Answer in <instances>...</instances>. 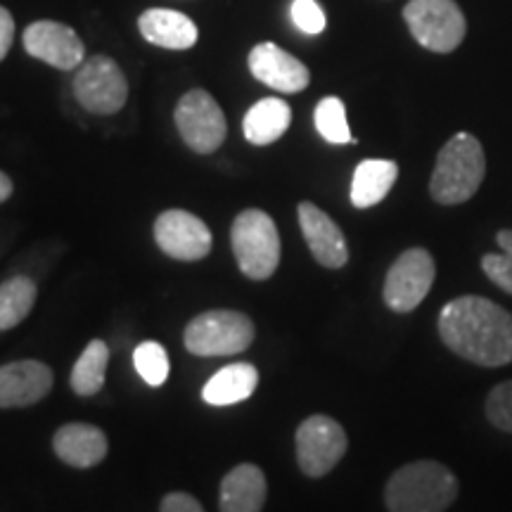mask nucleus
Returning <instances> with one entry per match:
<instances>
[{"instance_id":"10","label":"nucleus","mask_w":512,"mask_h":512,"mask_svg":"<svg viewBox=\"0 0 512 512\" xmlns=\"http://www.w3.org/2000/svg\"><path fill=\"white\" fill-rule=\"evenodd\" d=\"M297 463L306 477H323L347 453V432L328 415H311L297 430Z\"/></svg>"},{"instance_id":"6","label":"nucleus","mask_w":512,"mask_h":512,"mask_svg":"<svg viewBox=\"0 0 512 512\" xmlns=\"http://www.w3.org/2000/svg\"><path fill=\"white\" fill-rule=\"evenodd\" d=\"M403 19L415 41L432 53H453L467 31L456 0H411L403 8Z\"/></svg>"},{"instance_id":"3","label":"nucleus","mask_w":512,"mask_h":512,"mask_svg":"<svg viewBox=\"0 0 512 512\" xmlns=\"http://www.w3.org/2000/svg\"><path fill=\"white\" fill-rule=\"evenodd\" d=\"M486 176L484 147L472 133H456L441 147L434 164L430 195L434 202L453 207L477 195Z\"/></svg>"},{"instance_id":"11","label":"nucleus","mask_w":512,"mask_h":512,"mask_svg":"<svg viewBox=\"0 0 512 512\" xmlns=\"http://www.w3.org/2000/svg\"><path fill=\"white\" fill-rule=\"evenodd\" d=\"M155 240L166 256L178 261H200L211 252L209 226L183 209H169L157 216Z\"/></svg>"},{"instance_id":"30","label":"nucleus","mask_w":512,"mask_h":512,"mask_svg":"<svg viewBox=\"0 0 512 512\" xmlns=\"http://www.w3.org/2000/svg\"><path fill=\"white\" fill-rule=\"evenodd\" d=\"M12 38H15V19L5 8H0V60L10 53Z\"/></svg>"},{"instance_id":"31","label":"nucleus","mask_w":512,"mask_h":512,"mask_svg":"<svg viewBox=\"0 0 512 512\" xmlns=\"http://www.w3.org/2000/svg\"><path fill=\"white\" fill-rule=\"evenodd\" d=\"M12 195V181L0 171V202H5Z\"/></svg>"},{"instance_id":"24","label":"nucleus","mask_w":512,"mask_h":512,"mask_svg":"<svg viewBox=\"0 0 512 512\" xmlns=\"http://www.w3.org/2000/svg\"><path fill=\"white\" fill-rule=\"evenodd\" d=\"M313 119H316L318 133L332 145H349L356 143L354 136L349 131L347 121V110H344V102L330 95V98H323L318 102L316 112H313Z\"/></svg>"},{"instance_id":"23","label":"nucleus","mask_w":512,"mask_h":512,"mask_svg":"<svg viewBox=\"0 0 512 512\" xmlns=\"http://www.w3.org/2000/svg\"><path fill=\"white\" fill-rule=\"evenodd\" d=\"M36 283L27 275L5 280L0 285V330H10L29 316L36 304Z\"/></svg>"},{"instance_id":"21","label":"nucleus","mask_w":512,"mask_h":512,"mask_svg":"<svg viewBox=\"0 0 512 512\" xmlns=\"http://www.w3.org/2000/svg\"><path fill=\"white\" fill-rule=\"evenodd\" d=\"M292 110L285 100L264 98L245 114L242 131L252 145H271L290 128Z\"/></svg>"},{"instance_id":"14","label":"nucleus","mask_w":512,"mask_h":512,"mask_svg":"<svg viewBox=\"0 0 512 512\" xmlns=\"http://www.w3.org/2000/svg\"><path fill=\"white\" fill-rule=\"evenodd\" d=\"M299 226H302L304 240L311 249L313 259H316L320 266L332 268V271L347 266V240H344V233L339 230L337 223L332 221L323 209L311 202L299 204Z\"/></svg>"},{"instance_id":"20","label":"nucleus","mask_w":512,"mask_h":512,"mask_svg":"<svg viewBox=\"0 0 512 512\" xmlns=\"http://www.w3.org/2000/svg\"><path fill=\"white\" fill-rule=\"evenodd\" d=\"M259 387V370L252 363H230L204 384L202 399L209 406H233L247 401Z\"/></svg>"},{"instance_id":"8","label":"nucleus","mask_w":512,"mask_h":512,"mask_svg":"<svg viewBox=\"0 0 512 512\" xmlns=\"http://www.w3.org/2000/svg\"><path fill=\"white\" fill-rule=\"evenodd\" d=\"M74 95L83 110L93 114H117L126 105L128 81L112 57L93 55L81 62L74 76Z\"/></svg>"},{"instance_id":"22","label":"nucleus","mask_w":512,"mask_h":512,"mask_svg":"<svg viewBox=\"0 0 512 512\" xmlns=\"http://www.w3.org/2000/svg\"><path fill=\"white\" fill-rule=\"evenodd\" d=\"M107 363H110V347H107L102 339H93V342H88V347L83 349L79 361H76L72 377H69V384H72L74 394L79 396L98 394L102 384H105Z\"/></svg>"},{"instance_id":"15","label":"nucleus","mask_w":512,"mask_h":512,"mask_svg":"<svg viewBox=\"0 0 512 512\" xmlns=\"http://www.w3.org/2000/svg\"><path fill=\"white\" fill-rule=\"evenodd\" d=\"M53 389V370L41 361L0 366V408H24L46 399Z\"/></svg>"},{"instance_id":"17","label":"nucleus","mask_w":512,"mask_h":512,"mask_svg":"<svg viewBox=\"0 0 512 512\" xmlns=\"http://www.w3.org/2000/svg\"><path fill=\"white\" fill-rule=\"evenodd\" d=\"M266 491L264 470L252 463H242L223 477L219 508L221 512H261Z\"/></svg>"},{"instance_id":"13","label":"nucleus","mask_w":512,"mask_h":512,"mask_svg":"<svg viewBox=\"0 0 512 512\" xmlns=\"http://www.w3.org/2000/svg\"><path fill=\"white\" fill-rule=\"evenodd\" d=\"M249 72L278 93H302L311 81L309 69L275 43H259L249 53Z\"/></svg>"},{"instance_id":"2","label":"nucleus","mask_w":512,"mask_h":512,"mask_svg":"<svg viewBox=\"0 0 512 512\" xmlns=\"http://www.w3.org/2000/svg\"><path fill=\"white\" fill-rule=\"evenodd\" d=\"M458 498V479L437 460L399 467L384 489L389 512H444Z\"/></svg>"},{"instance_id":"26","label":"nucleus","mask_w":512,"mask_h":512,"mask_svg":"<svg viewBox=\"0 0 512 512\" xmlns=\"http://www.w3.org/2000/svg\"><path fill=\"white\" fill-rule=\"evenodd\" d=\"M496 242L503 254H484L482 271L496 287L512 294V230H498Z\"/></svg>"},{"instance_id":"16","label":"nucleus","mask_w":512,"mask_h":512,"mask_svg":"<svg viewBox=\"0 0 512 512\" xmlns=\"http://www.w3.org/2000/svg\"><path fill=\"white\" fill-rule=\"evenodd\" d=\"M53 448L62 463L86 470V467H95L105 460L110 441L100 427L86 425V422H69L55 432Z\"/></svg>"},{"instance_id":"29","label":"nucleus","mask_w":512,"mask_h":512,"mask_svg":"<svg viewBox=\"0 0 512 512\" xmlns=\"http://www.w3.org/2000/svg\"><path fill=\"white\" fill-rule=\"evenodd\" d=\"M159 512H204V510L202 505L197 503V498H192L190 494H181V491H174V494L164 496Z\"/></svg>"},{"instance_id":"4","label":"nucleus","mask_w":512,"mask_h":512,"mask_svg":"<svg viewBox=\"0 0 512 512\" xmlns=\"http://www.w3.org/2000/svg\"><path fill=\"white\" fill-rule=\"evenodd\" d=\"M235 261L252 280H268L280 264V235L271 216L261 209H245L230 230Z\"/></svg>"},{"instance_id":"9","label":"nucleus","mask_w":512,"mask_h":512,"mask_svg":"<svg viewBox=\"0 0 512 512\" xmlns=\"http://www.w3.org/2000/svg\"><path fill=\"white\" fill-rule=\"evenodd\" d=\"M176 126L192 152L211 155L226 140V114L207 91L185 93L176 107Z\"/></svg>"},{"instance_id":"1","label":"nucleus","mask_w":512,"mask_h":512,"mask_svg":"<svg viewBox=\"0 0 512 512\" xmlns=\"http://www.w3.org/2000/svg\"><path fill=\"white\" fill-rule=\"evenodd\" d=\"M439 337L453 354L482 368L512 363V313L484 297H458L439 313Z\"/></svg>"},{"instance_id":"12","label":"nucleus","mask_w":512,"mask_h":512,"mask_svg":"<svg viewBox=\"0 0 512 512\" xmlns=\"http://www.w3.org/2000/svg\"><path fill=\"white\" fill-rule=\"evenodd\" d=\"M24 48L31 57L62 72L81 67V62L86 60V48L79 34L67 24L50 22V19L34 22L24 31Z\"/></svg>"},{"instance_id":"27","label":"nucleus","mask_w":512,"mask_h":512,"mask_svg":"<svg viewBox=\"0 0 512 512\" xmlns=\"http://www.w3.org/2000/svg\"><path fill=\"white\" fill-rule=\"evenodd\" d=\"M486 418L496 430L512 434V380L496 384L486 396Z\"/></svg>"},{"instance_id":"7","label":"nucleus","mask_w":512,"mask_h":512,"mask_svg":"<svg viewBox=\"0 0 512 512\" xmlns=\"http://www.w3.org/2000/svg\"><path fill=\"white\" fill-rule=\"evenodd\" d=\"M437 278L432 254L422 247L406 249L384 278V304L396 313H411L422 304Z\"/></svg>"},{"instance_id":"25","label":"nucleus","mask_w":512,"mask_h":512,"mask_svg":"<svg viewBox=\"0 0 512 512\" xmlns=\"http://www.w3.org/2000/svg\"><path fill=\"white\" fill-rule=\"evenodd\" d=\"M133 366L150 387H162L169 377V354L159 342H143L133 351Z\"/></svg>"},{"instance_id":"5","label":"nucleus","mask_w":512,"mask_h":512,"mask_svg":"<svg viewBox=\"0 0 512 512\" xmlns=\"http://www.w3.org/2000/svg\"><path fill=\"white\" fill-rule=\"evenodd\" d=\"M254 323L240 311L216 309L192 318L185 328V349L195 356H235L254 342Z\"/></svg>"},{"instance_id":"19","label":"nucleus","mask_w":512,"mask_h":512,"mask_svg":"<svg viewBox=\"0 0 512 512\" xmlns=\"http://www.w3.org/2000/svg\"><path fill=\"white\" fill-rule=\"evenodd\" d=\"M399 178V166L392 159H366L356 166L351 181V204L356 209H370L380 204Z\"/></svg>"},{"instance_id":"28","label":"nucleus","mask_w":512,"mask_h":512,"mask_svg":"<svg viewBox=\"0 0 512 512\" xmlns=\"http://www.w3.org/2000/svg\"><path fill=\"white\" fill-rule=\"evenodd\" d=\"M292 22L302 34L318 36L325 29V12L316 0H294Z\"/></svg>"},{"instance_id":"18","label":"nucleus","mask_w":512,"mask_h":512,"mask_svg":"<svg viewBox=\"0 0 512 512\" xmlns=\"http://www.w3.org/2000/svg\"><path fill=\"white\" fill-rule=\"evenodd\" d=\"M140 34L145 41L166 50H188L197 43V27L183 12L152 8L138 19Z\"/></svg>"}]
</instances>
